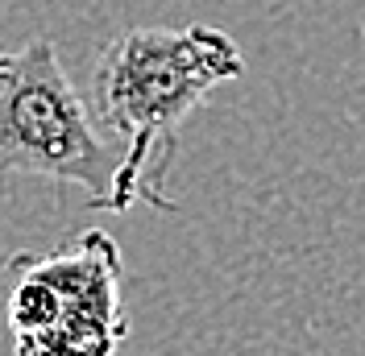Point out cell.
Listing matches in <instances>:
<instances>
[{
    "mask_svg": "<svg viewBox=\"0 0 365 356\" xmlns=\"http://www.w3.org/2000/svg\"><path fill=\"white\" fill-rule=\"evenodd\" d=\"M245 75L241 46L216 25H145L100 46L91 70L96 116L125 145L113 211L150 203L175 211L166 174L179 154V125L212 91Z\"/></svg>",
    "mask_w": 365,
    "mask_h": 356,
    "instance_id": "6da1fadb",
    "label": "cell"
},
{
    "mask_svg": "<svg viewBox=\"0 0 365 356\" xmlns=\"http://www.w3.org/2000/svg\"><path fill=\"white\" fill-rule=\"evenodd\" d=\"M125 145L75 91L54 42L0 50V170L83 187L96 211H113Z\"/></svg>",
    "mask_w": 365,
    "mask_h": 356,
    "instance_id": "7a4b0ae2",
    "label": "cell"
},
{
    "mask_svg": "<svg viewBox=\"0 0 365 356\" xmlns=\"http://www.w3.org/2000/svg\"><path fill=\"white\" fill-rule=\"evenodd\" d=\"M4 273H13L4 307L13 356H116L125 344V261L104 228H88L50 253H13Z\"/></svg>",
    "mask_w": 365,
    "mask_h": 356,
    "instance_id": "3957f363",
    "label": "cell"
}]
</instances>
